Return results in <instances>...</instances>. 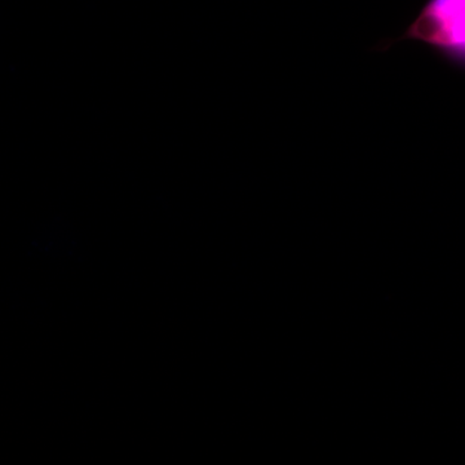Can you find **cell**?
Here are the masks:
<instances>
[{"mask_svg":"<svg viewBox=\"0 0 465 465\" xmlns=\"http://www.w3.org/2000/svg\"><path fill=\"white\" fill-rule=\"evenodd\" d=\"M403 41L423 43L465 64V0H430L403 35L385 45Z\"/></svg>","mask_w":465,"mask_h":465,"instance_id":"cell-1","label":"cell"}]
</instances>
